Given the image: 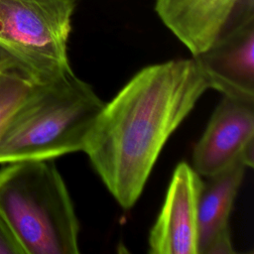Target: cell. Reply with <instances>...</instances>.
Returning <instances> with one entry per match:
<instances>
[{
	"instance_id": "obj_12",
	"label": "cell",
	"mask_w": 254,
	"mask_h": 254,
	"mask_svg": "<svg viewBox=\"0 0 254 254\" xmlns=\"http://www.w3.org/2000/svg\"><path fill=\"white\" fill-rule=\"evenodd\" d=\"M3 66H4V63H3V60L0 58V75H1V72L3 69Z\"/></svg>"
},
{
	"instance_id": "obj_5",
	"label": "cell",
	"mask_w": 254,
	"mask_h": 254,
	"mask_svg": "<svg viewBox=\"0 0 254 254\" xmlns=\"http://www.w3.org/2000/svg\"><path fill=\"white\" fill-rule=\"evenodd\" d=\"M192 58L209 88L254 100V1L242 0L218 39Z\"/></svg>"
},
{
	"instance_id": "obj_1",
	"label": "cell",
	"mask_w": 254,
	"mask_h": 254,
	"mask_svg": "<svg viewBox=\"0 0 254 254\" xmlns=\"http://www.w3.org/2000/svg\"><path fill=\"white\" fill-rule=\"evenodd\" d=\"M208 88L193 58L177 59L142 68L104 103L82 152L123 208L136 203L164 145Z\"/></svg>"
},
{
	"instance_id": "obj_7",
	"label": "cell",
	"mask_w": 254,
	"mask_h": 254,
	"mask_svg": "<svg viewBox=\"0 0 254 254\" xmlns=\"http://www.w3.org/2000/svg\"><path fill=\"white\" fill-rule=\"evenodd\" d=\"M200 176L186 162L177 165L161 211L148 238L152 254H197Z\"/></svg>"
},
{
	"instance_id": "obj_6",
	"label": "cell",
	"mask_w": 254,
	"mask_h": 254,
	"mask_svg": "<svg viewBox=\"0 0 254 254\" xmlns=\"http://www.w3.org/2000/svg\"><path fill=\"white\" fill-rule=\"evenodd\" d=\"M254 160V100L222 95L192 152V168L210 177L241 161Z\"/></svg>"
},
{
	"instance_id": "obj_11",
	"label": "cell",
	"mask_w": 254,
	"mask_h": 254,
	"mask_svg": "<svg viewBox=\"0 0 254 254\" xmlns=\"http://www.w3.org/2000/svg\"><path fill=\"white\" fill-rule=\"evenodd\" d=\"M0 254H25L14 232L0 213Z\"/></svg>"
},
{
	"instance_id": "obj_3",
	"label": "cell",
	"mask_w": 254,
	"mask_h": 254,
	"mask_svg": "<svg viewBox=\"0 0 254 254\" xmlns=\"http://www.w3.org/2000/svg\"><path fill=\"white\" fill-rule=\"evenodd\" d=\"M0 213L25 254H77L79 224L54 160L0 169Z\"/></svg>"
},
{
	"instance_id": "obj_2",
	"label": "cell",
	"mask_w": 254,
	"mask_h": 254,
	"mask_svg": "<svg viewBox=\"0 0 254 254\" xmlns=\"http://www.w3.org/2000/svg\"><path fill=\"white\" fill-rule=\"evenodd\" d=\"M103 106L91 85L73 72L38 83L0 136V164L83 151Z\"/></svg>"
},
{
	"instance_id": "obj_10",
	"label": "cell",
	"mask_w": 254,
	"mask_h": 254,
	"mask_svg": "<svg viewBox=\"0 0 254 254\" xmlns=\"http://www.w3.org/2000/svg\"><path fill=\"white\" fill-rule=\"evenodd\" d=\"M0 75V136L20 105L38 84L23 70L4 60Z\"/></svg>"
},
{
	"instance_id": "obj_8",
	"label": "cell",
	"mask_w": 254,
	"mask_h": 254,
	"mask_svg": "<svg viewBox=\"0 0 254 254\" xmlns=\"http://www.w3.org/2000/svg\"><path fill=\"white\" fill-rule=\"evenodd\" d=\"M242 0H155L154 9L167 29L196 56L221 35Z\"/></svg>"
},
{
	"instance_id": "obj_9",
	"label": "cell",
	"mask_w": 254,
	"mask_h": 254,
	"mask_svg": "<svg viewBox=\"0 0 254 254\" xmlns=\"http://www.w3.org/2000/svg\"><path fill=\"white\" fill-rule=\"evenodd\" d=\"M247 166L238 161L201 183L197 200V254H233L229 217Z\"/></svg>"
},
{
	"instance_id": "obj_4",
	"label": "cell",
	"mask_w": 254,
	"mask_h": 254,
	"mask_svg": "<svg viewBox=\"0 0 254 254\" xmlns=\"http://www.w3.org/2000/svg\"><path fill=\"white\" fill-rule=\"evenodd\" d=\"M77 0H0V58L47 83L73 72L67 43Z\"/></svg>"
}]
</instances>
